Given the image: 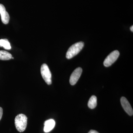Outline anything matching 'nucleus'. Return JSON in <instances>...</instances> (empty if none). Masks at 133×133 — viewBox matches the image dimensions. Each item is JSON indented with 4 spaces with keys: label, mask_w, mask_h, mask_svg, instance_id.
<instances>
[{
    "label": "nucleus",
    "mask_w": 133,
    "mask_h": 133,
    "mask_svg": "<svg viewBox=\"0 0 133 133\" xmlns=\"http://www.w3.org/2000/svg\"><path fill=\"white\" fill-rule=\"evenodd\" d=\"M28 118L25 115H18L15 118V125L17 130L20 132L25 131L27 125Z\"/></svg>",
    "instance_id": "f257e3e1"
},
{
    "label": "nucleus",
    "mask_w": 133,
    "mask_h": 133,
    "mask_svg": "<svg viewBox=\"0 0 133 133\" xmlns=\"http://www.w3.org/2000/svg\"><path fill=\"white\" fill-rule=\"evenodd\" d=\"M84 46V43L82 42L76 43L72 45L66 52V58L70 59L74 57L81 51Z\"/></svg>",
    "instance_id": "f03ea898"
},
{
    "label": "nucleus",
    "mask_w": 133,
    "mask_h": 133,
    "mask_svg": "<svg viewBox=\"0 0 133 133\" xmlns=\"http://www.w3.org/2000/svg\"><path fill=\"white\" fill-rule=\"evenodd\" d=\"M41 73L45 83L49 85L51 84L52 83L51 72L46 64L42 65L41 67Z\"/></svg>",
    "instance_id": "7ed1b4c3"
},
{
    "label": "nucleus",
    "mask_w": 133,
    "mask_h": 133,
    "mask_svg": "<svg viewBox=\"0 0 133 133\" xmlns=\"http://www.w3.org/2000/svg\"><path fill=\"white\" fill-rule=\"evenodd\" d=\"M119 56L118 51L115 50L111 52L105 59L104 62L105 66H109L111 65L117 60Z\"/></svg>",
    "instance_id": "20e7f679"
},
{
    "label": "nucleus",
    "mask_w": 133,
    "mask_h": 133,
    "mask_svg": "<svg viewBox=\"0 0 133 133\" xmlns=\"http://www.w3.org/2000/svg\"><path fill=\"white\" fill-rule=\"evenodd\" d=\"M82 71L83 70L81 67H78L74 70L70 78V83L71 85H74L76 84L81 76Z\"/></svg>",
    "instance_id": "39448f33"
},
{
    "label": "nucleus",
    "mask_w": 133,
    "mask_h": 133,
    "mask_svg": "<svg viewBox=\"0 0 133 133\" xmlns=\"http://www.w3.org/2000/svg\"><path fill=\"white\" fill-rule=\"evenodd\" d=\"M121 102L122 106L125 111L129 115L132 116L133 114L132 108L127 99L125 97H122L121 99Z\"/></svg>",
    "instance_id": "423d86ee"
},
{
    "label": "nucleus",
    "mask_w": 133,
    "mask_h": 133,
    "mask_svg": "<svg viewBox=\"0 0 133 133\" xmlns=\"http://www.w3.org/2000/svg\"><path fill=\"white\" fill-rule=\"evenodd\" d=\"M0 14L1 20L3 23L7 24L9 22L10 16L8 12L6 11L4 5L0 4Z\"/></svg>",
    "instance_id": "0eeeda50"
},
{
    "label": "nucleus",
    "mask_w": 133,
    "mask_h": 133,
    "mask_svg": "<svg viewBox=\"0 0 133 133\" xmlns=\"http://www.w3.org/2000/svg\"><path fill=\"white\" fill-rule=\"evenodd\" d=\"M44 131L45 133L49 132L54 128L55 125V122L52 119L46 121L44 123Z\"/></svg>",
    "instance_id": "6e6552de"
},
{
    "label": "nucleus",
    "mask_w": 133,
    "mask_h": 133,
    "mask_svg": "<svg viewBox=\"0 0 133 133\" xmlns=\"http://www.w3.org/2000/svg\"><path fill=\"white\" fill-rule=\"evenodd\" d=\"M12 55L10 53L4 50H0V59L8 60L12 58Z\"/></svg>",
    "instance_id": "1a4fd4ad"
},
{
    "label": "nucleus",
    "mask_w": 133,
    "mask_h": 133,
    "mask_svg": "<svg viewBox=\"0 0 133 133\" xmlns=\"http://www.w3.org/2000/svg\"><path fill=\"white\" fill-rule=\"evenodd\" d=\"M88 105L89 108L94 109L97 105V98L95 95H92L89 100Z\"/></svg>",
    "instance_id": "9d476101"
},
{
    "label": "nucleus",
    "mask_w": 133,
    "mask_h": 133,
    "mask_svg": "<svg viewBox=\"0 0 133 133\" xmlns=\"http://www.w3.org/2000/svg\"><path fill=\"white\" fill-rule=\"evenodd\" d=\"M0 47H3L6 50H10L11 49L10 43L8 39H0Z\"/></svg>",
    "instance_id": "9b49d317"
},
{
    "label": "nucleus",
    "mask_w": 133,
    "mask_h": 133,
    "mask_svg": "<svg viewBox=\"0 0 133 133\" xmlns=\"http://www.w3.org/2000/svg\"><path fill=\"white\" fill-rule=\"evenodd\" d=\"M3 115V109L1 107H0V121L2 118Z\"/></svg>",
    "instance_id": "f8f14e48"
},
{
    "label": "nucleus",
    "mask_w": 133,
    "mask_h": 133,
    "mask_svg": "<svg viewBox=\"0 0 133 133\" xmlns=\"http://www.w3.org/2000/svg\"><path fill=\"white\" fill-rule=\"evenodd\" d=\"M88 133H99L97 131H95V130H91L88 132Z\"/></svg>",
    "instance_id": "ddd939ff"
},
{
    "label": "nucleus",
    "mask_w": 133,
    "mask_h": 133,
    "mask_svg": "<svg viewBox=\"0 0 133 133\" xmlns=\"http://www.w3.org/2000/svg\"><path fill=\"white\" fill-rule=\"evenodd\" d=\"M130 29H131V30L132 31H133V26H131V28H130Z\"/></svg>",
    "instance_id": "4468645a"
}]
</instances>
